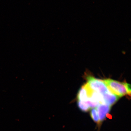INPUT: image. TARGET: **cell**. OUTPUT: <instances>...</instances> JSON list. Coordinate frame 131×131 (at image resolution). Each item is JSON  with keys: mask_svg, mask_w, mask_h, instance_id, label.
Listing matches in <instances>:
<instances>
[{"mask_svg": "<svg viewBox=\"0 0 131 131\" xmlns=\"http://www.w3.org/2000/svg\"><path fill=\"white\" fill-rule=\"evenodd\" d=\"M108 89L118 97L125 96L131 98V85L126 82L118 81L111 79L103 80Z\"/></svg>", "mask_w": 131, "mask_h": 131, "instance_id": "6da1fadb", "label": "cell"}, {"mask_svg": "<svg viewBox=\"0 0 131 131\" xmlns=\"http://www.w3.org/2000/svg\"><path fill=\"white\" fill-rule=\"evenodd\" d=\"M86 79L87 80V84L93 91L101 94L111 91L103 80L96 79L90 75L87 76Z\"/></svg>", "mask_w": 131, "mask_h": 131, "instance_id": "7a4b0ae2", "label": "cell"}, {"mask_svg": "<svg viewBox=\"0 0 131 131\" xmlns=\"http://www.w3.org/2000/svg\"><path fill=\"white\" fill-rule=\"evenodd\" d=\"M93 91L87 83L84 84L78 91L77 95L78 100V101H86L89 98Z\"/></svg>", "mask_w": 131, "mask_h": 131, "instance_id": "3957f363", "label": "cell"}, {"mask_svg": "<svg viewBox=\"0 0 131 131\" xmlns=\"http://www.w3.org/2000/svg\"><path fill=\"white\" fill-rule=\"evenodd\" d=\"M111 106L106 104H99L97 106V112L99 114L100 122H102L105 119L106 115L110 112Z\"/></svg>", "mask_w": 131, "mask_h": 131, "instance_id": "277c9868", "label": "cell"}, {"mask_svg": "<svg viewBox=\"0 0 131 131\" xmlns=\"http://www.w3.org/2000/svg\"><path fill=\"white\" fill-rule=\"evenodd\" d=\"M102 95L105 104L110 106L113 105L116 103L119 98L111 91Z\"/></svg>", "mask_w": 131, "mask_h": 131, "instance_id": "5b68a950", "label": "cell"}, {"mask_svg": "<svg viewBox=\"0 0 131 131\" xmlns=\"http://www.w3.org/2000/svg\"><path fill=\"white\" fill-rule=\"evenodd\" d=\"M77 104L78 107L82 112H87L89 111L90 108L86 103V101H78Z\"/></svg>", "mask_w": 131, "mask_h": 131, "instance_id": "8992f818", "label": "cell"}, {"mask_svg": "<svg viewBox=\"0 0 131 131\" xmlns=\"http://www.w3.org/2000/svg\"><path fill=\"white\" fill-rule=\"evenodd\" d=\"M90 115L94 122L97 124H100V121L98 118V112L96 108H93L90 112Z\"/></svg>", "mask_w": 131, "mask_h": 131, "instance_id": "52a82bcc", "label": "cell"}, {"mask_svg": "<svg viewBox=\"0 0 131 131\" xmlns=\"http://www.w3.org/2000/svg\"><path fill=\"white\" fill-rule=\"evenodd\" d=\"M86 103H87L88 106H89L90 108H95L98 106V105L100 103L96 102L94 101L90 100L88 98L86 101Z\"/></svg>", "mask_w": 131, "mask_h": 131, "instance_id": "ba28073f", "label": "cell"}]
</instances>
